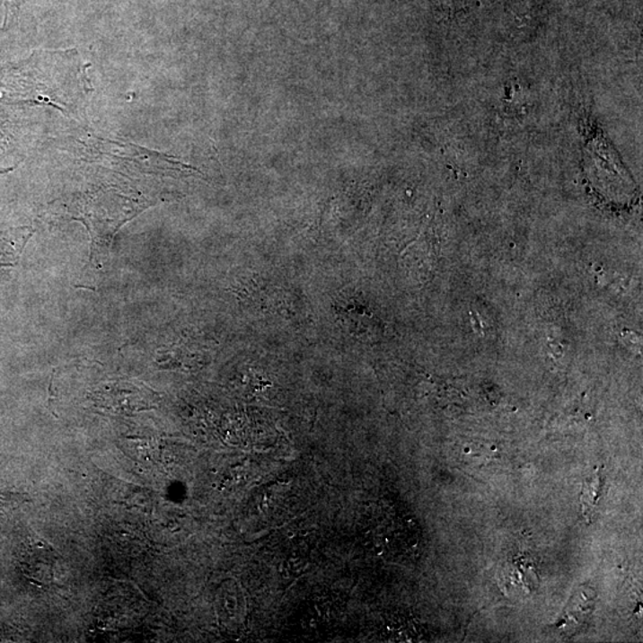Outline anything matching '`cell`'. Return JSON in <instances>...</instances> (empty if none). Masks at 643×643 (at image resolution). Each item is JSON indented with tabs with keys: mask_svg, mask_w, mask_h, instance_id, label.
<instances>
[{
	"mask_svg": "<svg viewBox=\"0 0 643 643\" xmlns=\"http://www.w3.org/2000/svg\"><path fill=\"white\" fill-rule=\"evenodd\" d=\"M219 613L223 622L230 627H240L246 622L248 599L246 591L235 580H229L219 595Z\"/></svg>",
	"mask_w": 643,
	"mask_h": 643,
	"instance_id": "1",
	"label": "cell"
},
{
	"mask_svg": "<svg viewBox=\"0 0 643 643\" xmlns=\"http://www.w3.org/2000/svg\"><path fill=\"white\" fill-rule=\"evenodd\" d=\"M7 241L4 239V237H0V269L5 268V266H10L13 264V261H6L5 258L9 257V255H4V253H6L5 251V244H7Z\"/></svg>",
	"mask_w": 643,
	"mask_h": 643,
	"instance_id": "2",
	"label": "cell"
}]
</instances>
